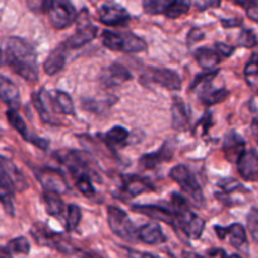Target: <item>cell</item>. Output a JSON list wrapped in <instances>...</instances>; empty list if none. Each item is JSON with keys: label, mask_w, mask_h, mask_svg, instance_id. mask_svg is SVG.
Listing matches in <instances>:
<instances>
[{"label": "cell", "mask_w": 258, "mask_h": 258, "mask_svg": "<svg viewBox=\"0 0 258 258\" xmlns=\"http://www.w3.org/2000/svg\"><path fill=\"white\" fill-rule=\"evenodd\" d=\"M3 64L9 66L17 75L28 82L33 83L37 81V52L34 47L23 38L10 37L5 40Z\"/></svg>", "instance_id": "cell-1"}, {"label": "cell", "mask_w": 258, "mask_h": 258, "mask_svg": "<svg viewBox=\"0 0 258 258\" xmlns=\"http://www.w3.org/2000/svg\"><path fill=\"white\" fill-rule=\"evenodd\" d=\"M28 188V181L19 169L10 160L0 155V203L10 217H14L15 190L23 191Z\"/></svg>", "instance_id": "cell-2"}, {"label": "cell", "mask_w": 258, "mask_h": 258, "mask_svg": "<svg viewBox=\"0 0 258 258\" xmlns=\"http://www.w3.org/2000/svg\"><path fill=\"white\" fill-rule=\"evenodd\" d=\"M173 211L176 214L175 231H180L190 239H199L206 228V221L202 217L197 216L180 194H171Z\"/></svg>", "instance_id": "cell-3"}, {"label": "cell", "mask_w": 258, "mask_h": 258, "mask_svg": "<svg viewBox=\"0 0 258 258\" xmlns=\"http://www.w3.org/2000/svg\"><path fill=\"white\" fill-rule=\"evenodd\" d=\"M102 43L108 49L120 50L125 53L144 52L148 48V44L143 38L128 32L118 33L112 32V30H103Z\"/></svg>", "instance_id": "cell-4"}, {"label": "cell", "mask_w": 258, "mask_h": 258, "mask_svg": "<svg viewBox=\"0 0 258 258\" xmlns=\"http://www.w3.org/2000/svg\"><path fill=\"white\" fill-rule=\"evenodd\" d=\"M170 178L178 184L181 190L193 201L197 207H204L206 199H204L203 190L197 179L191 174V171L185 165H175L169 173Z\"/></svg>", "instance_id": "cell-5"}, {"label": "cell", "mask_w": 258, "mask_h": 258, "mask_svg": "<svg viewBox=\"0 0 258 258\" xmlns=\"http://www.w3.org/2000/svg\"><path fill=\"white\" fill-rule=\"evenodd\" d=\"M107 221L113 234L127 242H135L139 239V229L128 218L127 213L115 206L107 208Z\"/></svg>", "instance_id": "cell-6"}, {"label": "cell", "mask_w": 258, "mask_h": 258, "mask_svg": "<svg viewBox=\"0 0 258 258\" xmlns=\"http://www.w3.org/2000/svg\"><path fill=\"white\" fill-rule=\"evenodd\" d=\"M30 234H32V237L39 246L50 247V248H54L57 251L63 252V253H75V252H78V249L73 248L60 234L52 232L43 223H35L32 227V229H30Z\"/></svg>", "instance_id": "cell-7"}, {"label": "cell", "mask_w": 258, "mask_h": 258, "mask_svg": "<svg viewBox=\"0 0 258 258\" xmlns=\"http://www.w3.org/2000/svg\"><path fill=\"white\" fill-rule=\"evenodd\" d=\"M77 30L66 40V45H67L70 49H78V48H82L83 45H86L87 43H90L91 40H93L97 35L98 29L96 25H93L91 23L90 15L86 9H83L82 12L78 14L77 17Z\"/></svg>", "instance_id": "cell-8"}, {"label": "cell", "mask_w": 258, "mask_h": 258, "mask_svg": "<svg viewBox=\"0 0 258 258\" xmlns=\"http://www.w3.org/2000/svg\"><path fill=\"white\" fill-rule=\"evenodd\" d=\"M50 24L55 29H66L77 20V12L70 0H50L48 8Z\"/></svg>", "instance_id": "cell-9"}, {"label": "cell", "mask_w": 258, "mask_h": 258, "mask_svg": "<svg viewBox=\"0 0 258 258\" xmlns=\"http://www.w3.org/2000/svg\"><path fill=\"white\" fill-rule=\"evenodd\" d=\"M98 19L108 27H122L130 22V13L116 3H103L98 8Z\"/></svg>", "instance_id": "cell-10"}, {"label": "cell", "mask_w": 258, "mask_h": 258, "mask_svg": "<svg viewBox=\"0 0 258 258\" xmlns=\"http://www.w3.org/2000/svg\"><path fill=\"white\" fill-rule=\"evenodd\" d=\"M35 175H37L39 183L42 184L43 189L47 191H53V193L60 196V194L67 193L70 189L64 175L62 174V171L57 170V169L42 168L35 171Z\"/></svg>", "instance_id": "cell-11"}, {"label": "cell", "mask_w": 258, "mask_h": 258, "mask_svg": "<svg viewBox=\"0 0 258 258\" xmlns=\"http://www.w3.org/2000/svg\"><path fill=\"white\" fill-rule=\"evenodd\" d=\"M55 155H57L58 161L62 163L70 170V173L72 174L75 179L82 175H91L90 165L80 151L66 150L59 151Z\"/></svg>", "instance_id": "cell-12"}, {"label": "cell", "mask_w": 258, "mask_h": 258, "mask_svg": "<svg viewBox=\"0 0 258 258\" xmlns=\"http://www.w3.org/2000/svg\"><path fill=\"white\" fill-rule=\"evenodd\" d=\"M144 78L149 82L165 87L166 90L178 91L181 88V80L178 73L168 68H150Z\"/></svg>", "instance_id": "cell-13"}, {"label": "cell", "mask_w": 258, "mask_h": 258, "mask_svg": "<svg viewBox=\"0 0 258 258\" xmlns=\"http://www.w3.org/2000/svg\"><path fill=\"white\" fill-rule=\"evenodd\" d=\"M7 117H8V122L10 123V126L14 127L15 130L22 135V138L24 139V140L29 141V143H32L33 145H35L37 148L42 149V150H45V149L48 148L49 141L45 140V139L43 138H38V136L33 135V134L28 130L25 121L23 120L22 116L18 113V110H12V108H9L7 112Z\"/></svg>", "instance_id": "cell-14"}, {"label": "cell", "mask_w": 258, "mask_h": 258, "mask_svg": "<svg viewBox=\"0 0 258 258\" xmlns=\"http://www.w3.org/2000/svg\"><path fill=\"white\" fill-rule=\"evenodd\" d=\"M133 211L136 213L144 214V216L149 217L155 221L163 222L168 226H171L174 229L176 227V214L173 209L164 208L160 206H153V204H145V206H134Z\"/></svg>", "instance_id": "cell-15"}, {"label": "cell", "mask_w": 258, "mask_h": 258, "mask_svg": "<svg viewBox=\"0 0 258 258\" xmlns=\"http://www.w3.org/2000/svg\"><path fill=\"white\" fill-rule=\"evenodd\" d=\"M237 166L242 179L258 183V153L256 150H244L237 161Z\"/></svg>", "instance_id": "cell-16"}, {"label": "cell", "mask_w": 258, "mask_h": 258, "mask_svg": "<svg viewBox=\"0 0 258 258\" xmlns=\"http://www.w3.org/2000/svg\"><path fill=\"white\" fill-rule=\"evenodd\" d=\"M131 80V72L122 64L113 63L103 70L100 81L105 87H116Z\"/></svg>", "instance_id": "cell-17"}, {"label": "cell", "mask_w": 258, "mask_h": 258, "mask_svg": "<svg viewBox=\"0 0 258 258\" xmlns=\"http://www.w3.org/2000/svg\"><path fill=\"white\" fill-rule=\"evenodd\" d=\"M217 236L221 239L228 238L229 243L237 249H242L243 247H247V233L246 229L242 224L234 223L229 227H214Z\"/></svg>", "instance_id": "cell-18"}, {"label": "cell", "mask_w": 258, "mask_h": 258, "mask_svg": "<svg viewBox=\"0 0 258 258\" xmlns=\"http://www.w3.org/2000/svg\"><path fill=\"white\" fill-rule=\"evenodd\" d=\"M246 150V143L243 138L234 131H231L226 135L223 141V153L227 160L232 163H237L239 156Z\"/></svg>", "instance_id": "cell-19"}, {"label": "cell", "mask_w": 258, "mask_h": 258, "mask_svg": "<svg viewBox=\"0 0 258 258\" xmlns=\"http://www.w3.org/2000/svg\"><path fill=\"white\" fill-rule=\"evenodd\" d=\"M70 48L66 45V43L63 42L62 44L58 45L57 48L52 50V52L48 54V57L45 58L44 63H43V68H44V72L49 76L57 75L59 71H62V68L66 64V58H67V50Z\"/></svg>", "instance_id": "cell-20"}, {"label": "cell", "mask_w": 258, "mask_h": 258, "mask_svg": "<svg viewBox=\"0 0 258 258\" xmlns=\"http://www.w3.org/2000/svg\"><path fill=\"white\" fill-rule=\"evenodd\" d=\"M0 100L12 110H18L20 107V92L17 85L2 75H0Z\"/></svg>", "instance_id": "cell-21"}, {"label": "cell", "mask_w": 258, "mask_h": 258, "mask_svg": "<svg viewBox=\"0 0 258 258\" xmlns=\"http://www.w3.org/2000/svg\"><path fill=\"white\" fill-rule=\"evenodd\" d=\"M171 125L173 128L178 131H185L190 122V115L186 108L185 103L181 98L174 97L173 106H171Z\"/></svg>", "instance_id": "cell-22"}, {"label": "cell", "mask_w": 258, "mask_h": 258, "mask_svg": "<svg viewBox=\"0 0 258 258\" xmlns=\"http://www.w3.org/2000/svg\"><path fill=\"white\" fill-rule=\"evenodd\" d=\"M122 189L130 197H138L146 191L154 190V186L148 179L139 175H125L122 179Z\"/></svg>", "instance_id": "cell-23"}, {"label": "cell", "mask_w": 258, "mask_h": 258, "mask_svg": "<svg viewBox=\"0 0 258 258\" xmlns=\"http://www.w3.org/2000/svg\"><path fill=\"white\" fill-rule=\"evenodd\" d=\"M173 158V149L169 148L168 144H164L161 149H159L155 153L146 154V155L141 156L139 160V165L144 169H154L159 165V164L164 163V161H169Z\"/></svg>", "instance_id": "cell-24"}, {"label": "cell", "mask_w": 258, "mask_h": 258, "mask_svg": "<svg viewBox=\"0 0 258 258\" xmlns=\"http://www.w3.org/2000/svg\"><path fill=\"white\" fill-rule=\"evenodd\" d=\"M212 82H213V80L208 81V82L203 83V85H201L198 87L202 88L201 101L206 106H214L217 103L223 102L229 96L228 90H226V88H213L211 86Z\"/></svg>", "instance_id": "cell-25"}, {"label": "cell", "mask_w": 258, "mask_h": 258, "mask_svg": "<svg viewBox=\"0 0 258 258\" xmlns=\"http://www.w3.org/2000/svg\"><path fill=\"white\" fill-rule=\"evenodd\" d=\"M139 239L146 244L155 246V244L164 243L166 237L158 223H146L139 228Z\"/></svg>", "instance_id": "cell-26"}, {"label": "cell", "mask_w": 258, "mask_h": 258, "mask_svg": "<svg viewBox=\"0 0 258 258\" xmlns=\"http://www.w3.org/2000/svg\"><path fill=\"white\" fill-rule=\"evenodd\" d=\"M194 57H196L198 64L206 71H213L221 63L222 59V55L219 54L218 50L212 49V48L208 47L197 49L196 53H194Z\"/></svg>", "instance_id": "cell-27"}, {"label": "cell", "mask_w": 258, "mask_h": 258, "mask_svg": "<svg viewBox=\"0 0 258 258\" xmlns=\"http://www.w3.org/2000/svg\"><path fill=\"white\" fill-rule=\"evenodd\" d=\"M43 203H44L45 211L49 216L55 217V218H63L66 207L63 201L60 199L59 194L44 190V193H43Z\"/></svg>", "instance_id": "cell-28"}, {"label": "cell", "mask_w": 258, "mask_h": 258, "mask_svg": "<svg viewBox=\"0 0 258 258\" xmlns=\"http://www.w3.org/2000/svg\"><path fill=\"white\" fill-rule=\"evenodd\" d=\"M32 101H33V105H34L35 107V111L38 112L39 117L42 118L43 122L53 123V117L49 112V108H48L45 91L42 90L38 93H33Z\"/></svg>", "instance_id": "cell-29"}, {"label": "cell", "mask_w": 258, "mask_h": 258, "mask_svg": "<svg viewBox=\"0 0 258 258\" xmlns=\"http://www.w3.org/2000/svg\"><path fill=\"white\" fill-rule=\"evenodd\" d=\"M54 106L57 112L63 115H75V103L72 97L63 91H57L54 97Z\"/></svg>", "instance_id": "cell-30"}, {"label": "cell", "mask_w": 258, "mask_h": 258, "mask_svg": "<svg viewBox=\"0 0 258 258\" xmlns=\"http://www.w3.org/2000/svg\"><path fill=\"white\" fill-rule=\"evenodd\" d=\"M128 138V131L122 126H113L111 130H108L105 135H102V140L105 141L107 146H116L125 143Z\"/></svg>", "instance_id": "cell-31"}, {"label": "cell", "mask_w": 258, "mask_h": 258, "mask_svg": "<svg viewBox=\"0 0 258 258\" xmlns=\"http://www.w3.org/2000/svg\"><path fill=\"white\" fill-rule=\"evenodd\" d=\"M173 0H143V8L145 13L151 15L164 14L165 15L166 10L170 7Z\"/></svg>", "instance_id": "cell-32"}, {"label": "cell", "mask_w": 258, "mask_h": 258, "mask_svg": "<svg viewBox=\"0 0 258 258\" xmlns=\"http://www.w3.org/2000/svg\"><path fill=\"white\" fill-rule=\"evenodd\" d=\"M189 10H190V0H173L170 7L166 10L165 17L170 18V19H176V18L185 15Z\"/></svg>", "instance_id": "cell-33"}, {"label": "cell", "mask_w": 258, "mask_h": 258, "mask_svg": "<svg viewBox=\"0 0 258 258\" xmlns=\"http://www.w3.org/2000/svg\"><path fill=\"white\" fill-rule=\"evenodd\" d=\"M5 248L10 254H24L25 256V254L29 253L30 244L25 237H17V238L8 242Z\"/></svg>", "instance_id": "cell-34"}, {"label": "cell", "mask_w": 258, "mask_h": 258, "mask_svg": "<svg viewBox=\"0 0 258 258\" xmlns=\"http://www.w3.org/2000/svg\"><path fill=\"white\" fill-rule=\"evenodd\" d=\"M82 218V211L76 204H70L67 208V219H66V228L67 231H75L80 224Z\"/></svg>", "instance_id": "cell-35"}, {"label": "cell", "mask_w": 258, "mask_h": 258, "mask_svg": "<svg viewBox=\"0 0 258 258\" xmlns=\"http://www.w3.org/2000/svg\"><path fill=\"white\" fill-rule=\"evenodd\" d=\"M76 184L81 193L87 198H92L95 196V188L92 185V178L91 175H82L76 179Z\"/></svg>", "instance_id": "cell-36"}, {"label": "cell", "mask_w": 258, "mask_h": 258, "mask_svg": "<svg viewBox=\"0 0 258 258\" xmlns=\"http://www.w3.org/2000/svg\"><path fill=\"white\" fill-rule=\"evenodd\" d=\"M238 44L243 48H254L258 45V37L251 29H243L239 34Z\"/></svg>", "instance_id": "cell-37"}, {"label": "cell", "mask_w": 258, "mask_h": 258, "mask_svg": "<svg viewBox=\"0 0 258 258\" xmlns=\"http://www.w3.org/2000/svg\"><path fill=\"white\" fill-rule=\"evenodd\" d=\"M25 2H27L28 9L35 14L47 13L50 4V0H25Z\"/></svg>", "instance_id": "cell-38"}, {"label": "cell", "mask_w": 258, "mask_h": 258, "mask_svg": "<svg viewBox=\"0 0 258 258\" xmlns=\"http://www.w3.org/2000/svg\"><path fill=\"white\" fill-rule=\"evenodd\" d=\"M218 186L224 191V193L227 194V196H229L231 193H234V191L239 190V189H244L243 186L241 185V183H238L237 180H234L233 178H231V179L228 178V179H224V180L219 181Z\"/></svg>", "instance_id": "cell-39"}, {"label": "cell", "mask_w": 258, "mask_h": 258, "mask_svg": "<svg viewBox=\"0 0 258 258\" xmlns=\"http://www.w3.org/2000/svg\"><path fill=\"white\" fill-rule=\"evenodd\" d=\"M248 229L253 241L258 244V211L253 208L248 214Z\"/></svg>", "instance_id": "cell-40"}, {"label": "cell", "mask_w": 258, "mask_h": 258, "mask_svg": "<svg viewBox=\"0 0 258 258\" xmlns=\"http://www.w3.org/2000/svg\"><path fill=\"white\" fill-rule=\"evenodd\" d=\"M244 76H246V78L248 81L254 77H258V53L252 55L251 59H249L248 63L246 64V68H244Z\"/></svg>", "instance_id": "cell-41"}, {"label": "cell", "mask_w": 258, "mask_h": 258, "mask_svg": "<svg viewBox=\"0 0 258 258\" xmlns=\"http://www.w3.org/2000/svg\"><path fill=\"white\" fill-rule=\"evenodd\" d=\"M203 38H204V33L202 32L201 29H198V28H193V29H190V32L188 33L186 44H188V47H191V45L198 43L199 40H202Z\"/></svg>", "instance_id": "cell-42"}, {"label": "cell", "mask_w": 258, "mask_h": 258, "mask_svg": "<svg viewBox=\"0 0 258 258\" xmlns=\"http://www.w3.org/2000/svg\"><path fill=\"white\" fill-rule=\"evenodd\" d=\"M216 49L218 50L219 54L222 55V57H231L232 54L234 53V49L236 48L232 47V45L229 44H226V43H216Z\"/></svg>", "instance_id": "cell-43"}, {"label": "cell", "mask_w": 258, "mask_h": 258, "mask_svg": "<svg viewBox=\"0 0 258 258\" xmlns=\"http://www.w3.org/2000/svg\"><path fill=\"white\" fill-rule=\"evenodd\" d=\"M221 23L224 28H236L242 25L243 20L241 18H228V19H222Z\"/></svg>", "instance_id": "cell-44"}, {"label": "cell", "mask_w": 258, "mask_h": 258, "mask_svg": "<svg viewBox=\"0 0 258 258\" xmlns=\"http://www.w3.org/2000/svg\"><path fill=\"white\" fill-rule=\"evenodd\" d=\"M247 15H248L249 19H252L253 22L258 23V3L256 2L254 4H252L251 7L247 8Z\"/></svg>", "instance_id": "cell-45"}, {"label": "cell", "mask_w": 258, "mask_h": 258, "mask_svg": "<svg viewBox=\"0 0 258 258\" xmlns=\"http://www.w3.org/2000/svg\"><path fill=\"white\" fill-rule=\"evenodd\" d=\"M78 256H81L82 258H103L102 256H100L98 253H95V252H85V251H78L77 252Z\"/></svg>", "instance_id": "cell-46"}, {"label": "cell", "mask_w": 258, "mask_h": 258, "mask_svg": "<svg viewBox=\"0 0 258 258\" xmlns=\"http://www.w3.org/2000/svg\"><path fill=\"white\" fill-rule=\"evenodd\" d=\"M232 2L236 3V4H238V5H241V7H243L244 9H247V8L251 7L252 4H254L257 0H232Z\"/></svg>", "instance_id": "cell-47"}, {"label": "cell", "mask_w": 258, "mask_h": 258, "mask_svg": "<svg viewBox=\"0 0 258 258\" xmlns=\"http://www.w3.org/2000/svg\"><path fill=\"white\" fill-rule=\"evenodd\" d=\"M251 128H252V134H253L254 139H256V141L258 143V118H254V120L252 121Z\"/></svg>", "instance_id": "cell-48"}, {"label": "cell", "mask_w": 258, "mask_h": 258, "mask_svg": "<svg viewBox=\"0 0 258 258\" xmlns=\"http://www.w3.org/2000/svg\"><path fill=\"white\" fill-rule=\"evenodd\" d=\"M181 257L183 258H204L203 256H201V254L196 253V252H189V251H183Z\"/></svg>", "instance_id": "cell-49"}, {"label": "cell", "mask_w": 258, "mask_h": 258, "mask_svg": "<svg viewBox=\"0 0 258 258\" xmlns=\"http://www.w3.org/2000/svg\"><path fill=\"white\" fill-rule=\"evenodd\" d=\"M0 258H13V254H10L5 247H0Z\"/></svg>", "instance_id": "cell-50"}, {"label": "cell", "mask_w": 258, "mask_h": 258, "mask_svg": "<svg viewBox=\"0 0 258 258\" xmlns=\"http://www.w3.org/2000/svg\"><path fill=\"white\" fill-rule=\"evenodd\" d=\"M141 258H158V257L154 256V254H151V253H144L143 256H141Z\"/></svg>", "instance_id": "cell-51"}]
</instances>
